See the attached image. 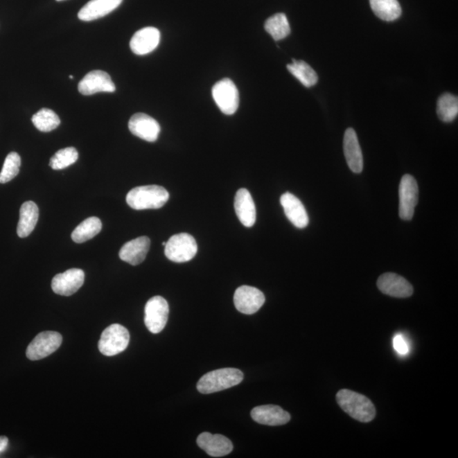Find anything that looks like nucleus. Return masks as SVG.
<instances>
[{"mask_svg":"<svg viewBox=\"0 0 458 458\" xmlns=\"http://www.w3.org/2000/svg\"><path fill=\"white\" fill-rule=\"evenodd\" d=\"M339 406L358 421L369 423L376 416V407L368 397L350 389H342L336 395Z\"/></svg>","mask_w":458,"mask_h":458,"instance_id":"1","label":"nucleus"},{"mask_svg":"<svg viewBox=\"0 0 458 458\" xmlns=\"http://www.w3.org/2000/svg\"><path fill=\"white\" fill-rule=\"evenodd\" d=\"M169 200V193L158 185H146L132 188L127 195V203L132 209H159Z\"/></svg>","mask_w":458,"mask_h":458,"instance_id":"2","label":"nucleus"},{"mask_svg":"<svg viewBox=\"0 0 458 458\" xmlns=\"http://www.w3.org/2000/svg\"><path fill=\"white\" fill-rule=\"evenodd\" d=\"M244 374L240 369L226 368L207 373L197 384V389L202 394H211L240 385Z\"/></svg>","mask_w":458,"mask_h":458,"instance_id":"3","label":"nucleus"},{"mask_svg":"<svg viewBox=\"0 0 458 458\" xmlns=\"http://www.w3.org/2000/svg\"><path fill=\"white\" fill-rule=\"evenodd\" d=\"M198 251L195 238L191 234L182 233L169 238L165 245L166 258L173 263H183L192 260Z\"/></svg>","mask_w":458,"mask_h":458,"instance_id":"4","label":"nucleus"},{"mask_svg":"<svg viewBox=\"0 0 458 458\" xmlns=\"http://www.w3.org/2000/svg\"><path fill=\"white\" fill-rule=\"evenodd\" d=\"M130 335L127 329L120 324H112L102 333L98 349L102 354L112 357L127 349Z\"/></svg>","mask_w":458,"mask_h":458,"instance_id":"5","label":"nucleus"},{"mask_svg":"<svg viewBox=\"0 0 458 458\" xmlns=\"http://www.w3.org/2000/svg\"><path fill=\"white\" fill-rule=\"evenodd\" d=\"M215 104L225 115H233L240 105V94L234 82L229 78L218 82L213 88Z\"/></svg>","mask_w":458,"mask_h":458,"instance_id":"6","label":"nucleus"},{"mask_svg":"<svg viewBox=\"0 0 458 458\" xmlns=\"http://www.w3.org/2000/svg\"><path fill=\"white\" fill-rule=\"evenodd\" d=\"M62 343V336L58 332L46 331L37 335L26 349V357L37 361L49 357L58 351Z\"/></svg>","mask_w":458,"mask_h":458,"instance_id":"7","label":"nucleus"},{"mask_svg":"<svg viewBox=\"0 0 458 458\" xmlns=\"http://www.w3.org/2000/svg\"><path fill=\"white\" fill-rule=\"evenodd\" d=\"M145 324L152 334H158L164 331L168 323L169 306L168 301L161 297H154L146 303L145 308Z\"/></svg>","mask_w":458,"mask_h":458,"instance_id":"8","label":"nucleus"},{"mask_svg":"<svg viewBox=\"0 0 458 458\" xmlns=\"http://www.w3.org/2000/svg\"><path fill=\"white\" fill-rule=\"evenodd\" d=\"M399 215L403 220L414 218L415 207L419 202V186L414 177L406 174L400 180L399 188Z\"/></svg>","mask_w":458,"mask_h":458,"instance_id":"9","label":"nucleus"},{"mask_svg":"<svg viewBox=\"0 0 458 458\" xmlns=\"http://www.w3.org/2000/svg\"><path fill=\"white\" fill-rule=\"evenodd\" d=\"M265 301L266 299L262 291L247 285L238 288L234 297V306L238 311L247 315L258 312Z\"/></svg>","mask_w":458,"mask_h":458,"instance_id":"10","label":"nucleus"},{"mask_svg":"<svg viewBox=\"0 0 458 458\" xmlns=\"http://www.w3.org/2000/svg\"><path fill=\"white\" fill-rule=\"evenodd\" d=\"M115 90L116 86L109 75L100 70L90 71L78 83V91L83 96H92L100 92L113 93Z\"/></svg>","mask_w":458,"mask_h":458,"instance_id":"11","label":"nucleus"},{"mask_svg":"<svg viewBox=\"0 0 458 458\" xmlns=\"http://www.w3.org/2000/svg\"><path fill=\"white\" fill-rule=\"evenodd\" d=\"M85 272L78 268H71L55 276L52 280V290L55 294L70 297L80 289L85 283Z\"/></svg>","mask_w":458,"mask_h":458,"instance_id":"12","label":"nucleus"},{"mask_svg":"<svg viewBox=\"0 0 458 458\" xmlns=\"http://www.w3.org/2000/svg\"><path fill=\"white\" fill-rule=\"evenodd\" d=\"M128 128L132 134L148 142L157 141L161 132V126L157 121L145 113L132 116L128 123Z\"/></svg>","mask_w":458,"mask_h":458,"instance_id":"13","label":"nucleus"},{"mask_svg":"<svg viewBox=\"0 0 458 458\" xmlns=\"http://www.w3.org/2000/svg\"><path fill=\"white\" fill-rule=\"evenodd\" d=\"M378 290L385 294L396 298H407L414 294V288L406 279L392 272L381 275L378 279Z\"/></svg>","mask_w":458,"mask_h":458,"instance_id":"14","label":"nucleus"},{"mask_svg":"<svg viewBox=\"0 0 458 458\" xmlns=\"http://www.w3.org/2000/svg\"><path fill=\"white\" fill-rule=\"evenodd\" d=\"M161 33L156 28L149 26L139 30L130 41L131 51L135 55H145L156 49L160 44Z\"/></svg>","mask_w":458,"mask_h":458,"instance_id":"15","label":"nucleus"},{"mask_svg":"<svg viewBox=\"0 0 458 458\" xmlns=\"http://www.w3.org/2000/svg\"><path fill=\"white\" fill-rule=\"evenodd\" d=\"M197 445L205 450L208 455L221 457L232 452L234 446L229 439L222 434H213L208 432L200 434L197 438Z\"/></svg>","mask_w":458,"mask_h":458,"instance_id":"16","label":"nucleus"},{"mask_svg":"<svg viewBox=\"0 0 458 458\" xmlns=\"http://www.w3.org/2000/svg\"><path fill=\"white\" fill-rule=\"evenodd\" d=\"M252 418L261 425L279 426L289 423L290 414L279 406L265 405L253 408Z\"/></svg>","mask_w":458,"mask_h":458,"instance_id":"17","label":"nucleus"},{"mask_svg":"<svg viewBox=\"0 0 458 458\" xmlns=\"http://www.w3.org/2000/svg\"><path fill=\"white\" fill-rule=\"evenodd\" d=\"M280 203L285 211L286 217L294 227L305 229L309 223V218L302 202L290 193L287 192L280 198Z\"/></svg>","mask_w":458,"mask_h":458,"instance_id":"18","label":"nucleus"},{"mask_svg":"<svg viewBox=\"0 0 458 458\" xmlns=\"http://www.w3.org/2000/svg\"><path fill=\"white\" fill-rule=\"evenodd\" d=\"M343 145L344 157L350 169L355 173H361L363 169L362 153L357 132L353 128H348L344 132Z\"/></svg>","mask_w":458,"mask_h":458,"instance_id":"19","label":"nucleus"},{"mask_svg":"<svg viewBox=\"0 0 458 458\" xmlns=\"http://www.w3.org/2000/svg\"><path fill=\"white\" fill-rule=\"evenodd\" d=\"M234 209L242 224L247 228H251L255 224L256 220L255 202L247 189H238L234 200Z\"/></svg>","mask_w":458,"mask_h":458,"instance_id":"20","label":"nucleus"},{"mask_svg":"<svg viewBox=\"0 0 458 458\" xmlns=\"http://www.w3.org/2000/svg\"><path fill=\"white\" fill-rule=\"evenodd\" d=\"M150 246V240L146 236L139 237L135 240L128 241L121 249L120 258L132 266H137L146 258Z\"/></svg>","mask_w":458,"mask_h":458,"instance_id":"21","label":"nucleus"},{"mask_svg":"<svg viewBox=\"0 0 458 458\" xmlns=\"http://www.w3.org/2000/svg\"><path fill=\"white\" fill-rule=\"evenodd\" d=\"M123 0H90L79 11L78 18L83 21H92L107 16L121 6Z\"/></svg>","mask_w":458,"mask_h":458,"instance_id":"22","label":"nucleus"},{"mask_svg":"<svg viewBox=\"0 0 458 458\" xmlns=\"http://www.w3.org/2000/svg\"><path fill=\"white\" fill-rule=\"evenodd\" d=\"M39 207L33 202L22 204L20 209V219L17 226V234L20 238H26L31 234L39 221Z\"/></svg>","mask_w":458,"mask_h":458,"instance_id":"23","label":"nucleus"},{"mask_svg":"<svg viewBox=\"0 0 458 458\" xmlns=\"http://www.w3.org/2000/svg\"><path fill=\"white\" fill-rule=\"evenodd\" d=\"M373 13L386 21H393L400 17L401 7L398 0H369Z\"/></svg>","mask_w":458,"mask_h":458,"instance_id":"24","label":"nucleus"},{"mask_svg":"<svg viewBox=\"0 0 458 458\" xmlns=\"http://www.w3.org/2000/svg\"><path fill=\"white\" fill-rule=\"evenodd\" d=\"M102 229V222L100 218L92 217L79 224L71 234V238L75 243L82 244L96 237Z\"/></svg>","mask_w":458,"mask_h":458,"instance_id":"25","label":"nucleus"},{"mask_svg":"<svg viewBox=\"0 0 458 458\" xmlns=\"http://www.w3.org/2000/svg\"><path fill=\"white\" fill-rule=\"evenodd\" d=\"M287 69L306 88H311L319 81L316 71L303 60H293V62L287 66Z\"/></svg>","mask_w":458,"mask_h":458,"instance_id":"26","label":"nucleus"},{"mask_svg":"<svg viewBox=\"0 0 458 458\" xmlns=\"http://www.w3.org/2000/svg\"><path fill=\"white\" fill-rule=\"evenodd\" d=\"M265 29L276 41L285 39L290 35V26L285 14L279 13L267 19Z\"/></svg>","mask_w":458,"mask_h":458,"instance_id":"27","label":"nucleus"},{"mask_svg":"<svg viewBox=\"0 0 458 458\" xmlns=\"http://www.w3.org/2000/svg\"><path fill=\"white\" fill-rule=\"evenodd\" d=\"M437 114L442 122L450 123L458 114V98L450 94H444L439 98Z\"/></svg>","mask_w":458,"mask_h":458,"instance_id":"28","label":"nucleus"},{"mask_svg":"<svg viewBox=\"0 0 458 458\" xmlns=\"http://www.w3.org/2000/svg\"><path fill=\"white\" fill-rule=\"evenodd\" d=\"M32 122L37 130L44 132H51L59 127L60 117L52 109H41L35 115H33Z\"/></svg>","mask_w":458,"mask_h":458,"instance_id":"29","label":"nucleus"},{"mask_svg":"<svg viewBox=\"0 0 458 458\" xmlns=\"http://www.w3.org/2000/svg\"><path fill=\"white\" fill-rule=\"evenodd\" d=\"M78 150L74 147L60 150L51 159L49 166L54 170H62L75 164L78 159Z\"/></svg>","mask_w":458,"mask_h":458,"instance_id":"30","label":"nucleus"},{"mask_svg":"<svg viewBox=\"0 0 458 458\" xmlns=\"http://www.w3.org/2000/svg\"><path fill=\"white\" fill-rule=\"evenodd\" d=\"M21 160L17 152H10L6 157L1 172H0V184H6L18 175L20 171Z\"/></svg>","mask_w":458,"mask_h":458,"instance_id":"31","label":"nucleus"},{"mask_svg":"<svg viewBox=\"0 0 458 458\" xmlns=\"http://www.w3.org/2000/svg\"><path fill=\"white\" fill-rule=\"evenodd\" d=\"M393 346L399 355H405L409 352V344H408L406 338L403 335L397 334L394 337Z\"/></svg>","mask_w":458,"mask_h":458,"instance_id":"32","label":"nucleus"},{"mask_svg":"<svg viewBox=\"0 0 458 458\" xmlns=\"http://www.w3.org/2000/svg\"><path fill=\"white\" fill-rule=\"evenodd\" d=\"M9 446V440L6 437H0V454L6 452Z\"/></svg>","mask_w":458,"mask_h":458,"instance_id":"33","label":"nucleus"},{"mask_svg":"<svg viewBox=\"0 0 458 458\" xmlns=\"http://www.w3.org/2000/svg\"><path fill=\"white\" fill-rule=\"evenodd\" d=\"M70 79H73V76H69Z\"/></svg>","mask_w":458,"mask_h":458,"instance_id":"34","label":"nucleus"},{"mask_svg":"<svg viewBox=\"0 0 458 458\" xmlns=\"http://www.w3.org/2000/svg\"><path fill=\"white\" fill-rule=\"evenodd\" d=\"M166 245V242H164V243H162V245L164 246H165Z\"/></svg>","mask_w":458,"mask_h":458,"instance_id":"35","label":"nucleus"},{"mask_svg":"<svg viewBox=\"0 0 458 458\" xmlns=\"http://www.w3.org/2000/svg\"><path fill=\"white\" fill-rule=\"evenodd\" d=\"M56 1L60 2V1H63V0H56Z\"/></svg>","mask_w":458,"mask_h":458,"instance_id":"36","label":"nucleus"}]
</instances>
